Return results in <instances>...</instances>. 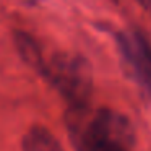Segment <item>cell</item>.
<instances>
[{"mask_svg": "<svg viewBox=\"0 0 151 151\" xmlns=\"http://www.w3.org/2000/svg\"><path fill=\"white\" fill-rule=\"evenodd\" d=\"M138 2H140L141 7H145L146 10H150V12H151V0H138Z\"/></svg>", "mask_w": 151, "mask_h": 151, "instance_id": "5", "label": "cell"}, {"mask_svg": "<svg viewBox=\"0 0 151 151\" xmlns=\"http://www.w3.org/2000/svg\"><path fill=\"white\" fill-rule=\"evenodd\" d=\"M23 151H65L46 127H31L23 138Z\"/></svg>", "mask_w": 151, "mask_h": 151, "instance_id": "4", "label": "cell"}, {"mask_svg": "<svg viewBox=\"0 0 151 151\" xmlns=\"http://www.w3.org/2000/svg\"><path fill=\"white\" fill-rule=\"evenodd\" d=\"M119 47L135 78L151 91V47L146 39L138 33H124L119 36Z\"/></svg>", "mask_w": 151, "mask_h": 151, "instance_id": "3", "label": "cell"}, {"mask_svg": "<svg viewBox=\"0 0 151 151\" xmlns=\"http://www.w3.org/2000/svg\"><path fill=\"white\" fill-rule=\"evenodd\" d=\"M41 73L52 81L57 91L72 104V107L86 106L93 93V75L88 62L81 57L60 54L49 63L44 62Z\"/></svg>", "mask_w": 151, "mask_h": 151, "instance_id": "2", "label": "cell"}, {"mask_svg": "<svg viewBox=\"0 0 151 151\" xmlns=\"http://www.w3.org/2000/svg\"><path fill=\"white\" fill-rule=\"evenodd\" d=\"M67 124L76 151H130L135 143L130 120L109 107H73Z\"/></svg>", "mask_w": 151, "mask_h": 151, "instance_id": "1", "label": "cell"}]
</instances>
